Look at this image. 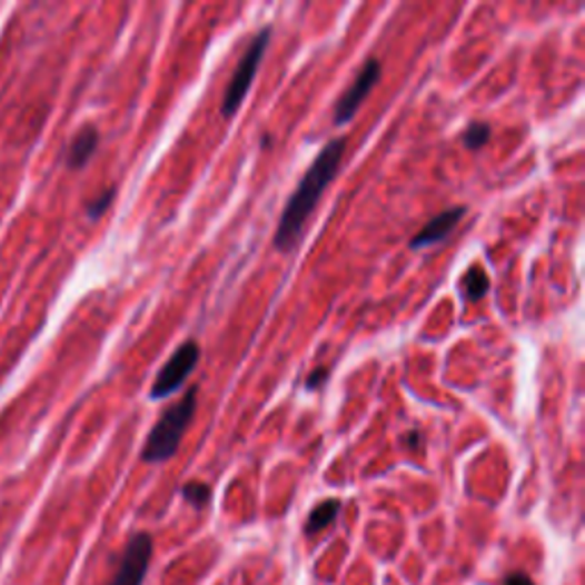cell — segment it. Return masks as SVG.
Instances as JSON below:
<instances>
[{"label":"cell","instance_id":"6da1fadb","mask_svg":"<svg viewBox=\"0 0 585 585\" xmlns=\"http://www.w3.org/2000/svg\"><path fill=\"white\" fill-rule=\"evenodd\" d=\"M346 138L329 140L323 151L316 156L309 170L305 172L298 190L288 197V204L281 214L279 227L275 231V247L279 252H290L303 238V231L318 206L323 192L329 188L331 179L337 177L339 165L346 153Z\"/></svg>","mask_w":585,"mask_h":585},{"label":"cell","instance_id":"7a4b0ae2","mask_svg":"<svg viewBox=\"0 0 585 585\" xmlns=\"http://www.w3.org/2000/svg\"><path fill=\"white\" fill-rule=\"evenodd\" d=\"M197 394L199 389L190 387L179 403L170 405L160 414L158 424L149 433V439L142 448L145 463H165V459L177 455L181 439L197 412Z\"/></svg>","mask_w":585,"mask_h":585},{"label":"cell","instance_id":"3957f363","mask_svg":"<svg viewBox=\"0 0 585 585\" xmlns=\"http://www.w3.org/2000/svg\"><path fill=\"white\" fill-rule=\"evenodd\" d=\"M270 34H272V28L266 26L264 30H259L255 34L252 41H249V47L242 53V58H240V62H238L231 80H229V86H227V92H225V101H222V115L225 117H234L238 112L249 88H252L257 69L264 60L268 44H270Z\"/></svg>","mask_w":585,"mask_h":585},{"label":"cell","instance_id":"277c9868","mask_svg":"<svg viewBox=\"0 0 585 585\" xmlns=\"http://www.w3.org/2000/svg\"><path fill=\"white\" fill-rule=\"evenodd\" d=\"M201 357V348L197 341H186L181 344L175 355L165 361L160 373L156 375L153 387H151V398L162 400L167 396H172L184 387V383L190 378V373L195 370L197 361Z\"/></svg>","mask_w":585,"mask_h":585},{"label":"cell","instance_id":"5b68a950","mask_svg":"<svg viewBox=\"0 0 585 585\" xmlns=\"http://www.w3.org/2000/svg\"><path fill=\"white\" fill-rule=\"evenodd\" d=\"M380 78H383L380 60H375V58L366 60V65L359 69L355 80L350 82L346 92L341 95V99L337 101V108H334V123H337V127H341V123L350 121L357 115L359 106L364 103L368 92L378 86Z\"/></svg>","mask_w":585,"mask_h":585},{"label":"cell","instance_id":"8992f818","mask_svg":"<svg viewBox=\"0 0 585 585\" xmlns=\"http://www.w3.org/2000/svg\"><path fill=\"white\" fill-rule=\"evenodd\" d=\"M153 554V539L147 533H138L123 549L119 569L110 585H142Z\"/></svg>","mask_w":585,"mask_h":585},{"label":"cell","instance_id":"52a82bcc","mask_svg":"<svg viewBox=\"0 0 585 585\" xmlns=\"http://www.w3.org/2000/svg\"><path fill=\"white\" fill-rule=\"evenodd\" d=\"M465 214H467V206H455V208H448V211L435 216L419 234H414V238L409 240V247L422 249V247H428V245H435V242L448 238L453 234V229L459 225V220L465 218Z\"/></svg>","mask_w":585,"mask_h":585},{"label":"cell","instance_id":"ba28073f","mask_svg":"<svg viewBox=\"0 0 585 585\" xmlns=\"http://www.w3.org/2000/svg\"><path fill=\"white\" fill-rule=\"evenodd\" d=\"M97 147H99V131L95 127H86L73 138L69 147L67 165L71 167V170H80V167H86L88 160L95 156Z\"/></svg>","mask_w":585,"mask_h":585},{"label":"cell","instance_id":"9c48e42d","mask_svg":"<svg viewBox=\"0 0 585 585\" xmlns=\"http://www.w3.org/2000/svg\"><path fill=\"white\" fill-rule=\"evenodd\" d=\"M339 510H341V500H339V498L323 500L320 506H316V508L311 510V515H309V519H307V526H305L307 535H316V533H320L323 528H327L334 519H337Z\"/></svg>","mask_w":585,"mask_h":585},{"label":"cell","instance_id":"30bf717a","mask_svg":"<svg viewBox=\"0 0 585 585\" xmlns=\"http://www.w3.org/2000/svg\"><path fill=\"white\" fill-rule=\"evenodd\" d=\"M463 286H465V292L469 300H483L485 292L489 290V277L485 275L483 268H469L465 279H463Z\"/></svg>","mask_w":585,"mask_h":585},{"label":"cell","instance_id":"8fae6325","mask_svg":"<svg viewBox=\"0 0 585 585\" xmlns=\"http://www.w3.org/2000/svg\"><path fill=\"white\" fill-rule=\"evenodd\" d=\"M489 138H492L489 123L487 121H474V123H469V129L465 131L463 142H465L467 149H480V147H485L489 142Z\"/></svg>","mask_w":585,"mask_h":585},{"label":"cell","instance_id":"7c38bea8","mask_svg":"<svg viewBox=\"0 0 585 585\" xmlns=\"http://www.w3.org/2000/svg\"><path fill=\"white\" fill-rule=\"evenodd\" d=\"M181 494H184V498L188 500V504H192L195 508H204L208 500H211V487H208L206 483H197V480L184 485Z\"/></svg>","mask_w":585,"mask_h":585},{"label":"cell","instance_id":"4fadbf2b","mask_svg":"<svg viewBox=\"0 0 585 585\" xmlns=\"http://www.w3.org/2000/svg\"><path fill=\"white\" fill-rule=\"evenodd\" d=\"M112 199H115V188L106 190L101 197H97V199H92V201H90V206H88V216H90L92 220L101 218V216L108 211V208H110Z\"/></svg>","mask_w":585,"mask_h":585},{"label":"cell","instance_id":"5bb4252c","mask_svg":"<svg viewBox=\"0 0 585 585\" xmlns=\"http://www.w3.org/2000/svg\"><path fill=\"white\" fill-rule=\"evenodd\" d=\"M327 378H329V368H318V370H314V373L309 375V378H307V389H309V391L320 389Z\"/></svg>","mask_w":585,"mask_h":585},{"label":"cell","instance_id":"9a60e30c","mask_svg":"<svg viewBox=\"0 0 585 585\" xmlns=\"http://www.w3.org/2000/svg\"><path fill=\"white\" fill-rule=\"evenodd\" d=\"M504 585H535V583H533L531 576L517 572V574H510V576L504 581Z\"/></svg>","mask_w":585,"mask_h":585},{"label":"cell","instance_id":"2e32d148","mask_svg":"<svg viewBox=\"0 0 585 585\" xmlns=\"http://www.w3.org/2000/svg\"><path fill=\"white\" fill-rule=\"evenodd\" d=\"M403 442H405L407 446L416 448V446H419V433H416V430H412L409 435H405V437H403Z\"/></svg>","mask_w":585,"mask_h":585}]
</instances>
